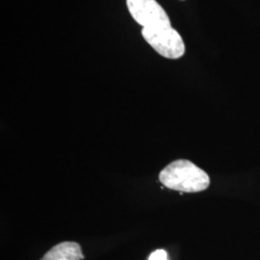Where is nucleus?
<instances>
[{
    "label": "nucleus",
    "instance_id": "obj_3",
    "mask_svg": "<svg viewBox=\"0 0 260 260\" xmlns=\"http://www.w3.org/2000/svg\"><path fill=\"white\" fill-rule=\"evenodd\" d=\"M132 18L143 28L169 27L171 20L156 0H126Z\"/></svg>",
    "mask_w": 260,
    "mask_h": 260
},
{
    "label": "nucleus",
    "instance_id": "obj_4",
    "mask_svg": "<svg viewBox=\"0 0 260 260\" xmlns=\"http://www.w3.org/2000/svg\"><path fill=\"white\" fill-rule=\"evenodd\" d=\"M81 247L75 242H63L54 246L41 260H81Z\"/></svg>",
    "mask_w": 260,
    "mask_h": 260
},
{
    "label": "nucleus",
    "instance_id": "obj_2",
    "mask_svg": "<svg viewBox=\"0 0 260 260\" xmlns=\"http://www.w3.org/2000/svg\"><path fill=\"white\" fill-rule=\"evenodd\" d=\"M142 35L150 47L165 58L178 59L184 55L183 40L172 26L143 28Z\"/></svg>",
    "mask_w": 260,
    "mask_h": 260
},
{
    "label": "nucleus",
    "instance_id": "obj_1",
    "mask_svg": "<svg viewBox=\"0 0 260 260\" xmlns=\"http://www.w3.org/2000/svg\"><path fill=\"white\" fill-rule=\"evenodd\" d=\"M159 180L169 189L185 193L205 191L210 183L209 177L204 170L184 159L176 160L163 169Z\"/></svg>",
    "mask_w": 260,
    "mask_h": 260
},
{
    "label": "nucleus",
    "instance_id": "obj_5",
    "mask_svg": "<svg viewBox=\"0 0 260 260\" xmlns=\"http://www.w3.org/2000/svg\"><path fill=\"white\" fill-rule=\"evenodd\" d=\"M149 260H168V254L164 250H156L149 255Z\"/></svg>",
    "mask_w": 260,
    "mask_h": 260
}]
</instances>
